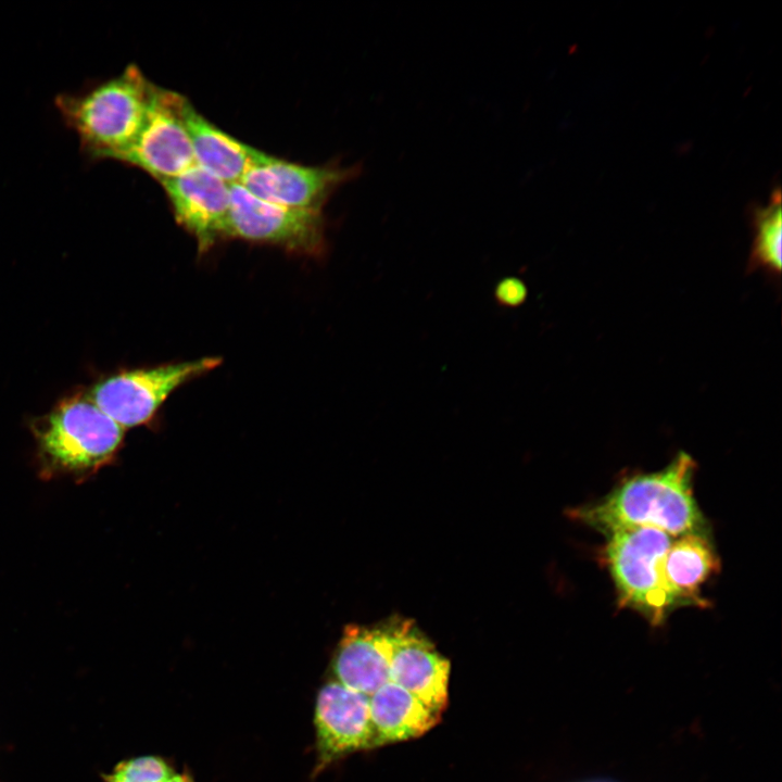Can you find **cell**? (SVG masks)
Returning <instances> with one entry per match:
<instances>
[{"mask_svg":"<svg viewBox=\"0 0 782 782\" xmlns=\"http://www.w3.org/2000/svg\"><path fill=\"white\" fill-rule=\"evenodd\" d=\"M165 782H193L188 773H174Z\"/></svg>","mask_w":782,"mask_h":782,"instance_id":"cell-19","label":"cell"},{"mask_svg":"<svg viewBox=\"0 0 782 782\" xmlns=\"http://www.w3.org/2000/svg\"><path fill=\"white\" fill-rule=\"evenodd\" d=\"M160 184L176 222L195 239L199 252L224 239L230 184L197 164Z\"/></svg>","mask_w":782,"mask_h":782,"instance_id":"cell-10","label":"cell"},{"mask_svg":"<svg viewBox=\"0 0 782 782\" xmlns=\"http://www.w3.org/2000/svg\"><path fill=\"white\" fill-rule=\"evenodd\" d=\"M153 86L136 64L129 63L116 76L93 80L75 92L59 93L54 105L88 160L117 161L144 123Z\"/></svg>","mask_w":782,"mask_h":782,"instance_id":"cell-2","label":"cell"},{"mask_svg":"<svg viewBox=\"0 0 782 782\" xmlns=\"http://www.w3.org/2000/svg\"><path fill=\"white\" fill-rule=\"evenodd\" d=\"M720 570V559L710 533H688L671 541L664 572L667 583L682 606L706 607L702 585Z\"/></svg>","mask_w":782,"mask_h":782,"instance_id":"cell-15","label":"cell"},{"mask_svg":"<svg viewBox=\"0 0 782 782\" xmlns=\"http://www.w3.org/2000/svg\"><path fill=\"white\" fill-rule=\"evenodd\" d=\"M527 295V286L518 277H505L496 283L494 289L496 302L506 307L521 305L526 301Z\"/></svg>","mask_w":782,"mask_h":782,"instance_id":"cell-18","label":"cell"},{"mask_svg":"<svg viewBox=\"0 0 782 782\" xmlns=\"http://www.w3.org/2000/svg\"><path fill=\"white\" fill-rule=\"evenodd\" d=\"M182 118L195 164L228 184L239 182L260 150L218 128L186 99Z\"/></svg>","mask_w":782,"mask_h":782,"instance_id":"cell-14","label":"cell"},{"mask_svg":"<svg viewBox=\"0 0 782 782\" xmlns=\"http://www.w3.org/2000/svg\"><path fill=\"white\" fill-rule=\"evenodd\" d=\"M174 774L162 757L141 756L124 760L115 766L105 782H165Z\"/></svg>","mask_w":782,"mask_h":782,"instance_id":"cell-17","label":"cell"},{"mask_svg":"<svg viewBox=\"0 0 782 782\" xmlns=\"http://www.w3.org/2000/svg\"><path fill=\"white\" fill-rule=\"evenodd\" d=\"M781 191L772 190L766 205H755L751 210L753 242L747 263V272L762 269L773 276L781 273Z\"/></svg>","mask_w":782,"mask_h":782,"instance_id":"cell-16","label":"cell"},{"mask_svg":"<svg viewBox=\"0 0 782 782\" xmlns=\"http://www.w3.org/2000/svg\"><path fill=\"white\" fill-rule=\"evenodd\" d=\"M314 726L315 774L352 753L374 748L369 696L336 680L323 685L317 694Z\"/></svg>","mask_w":782,"mask_h":782,"instance_id":"cell-9","label":"cell"},{"mask_svg":"<svg viewBox=\"0 0 782 782\" xmlns=\"http://www.w3.org/2000/svg\"><path fill=\"white\" fill-rule=\"evenodd\" d=\"M220 362L219 357H203L121 371L98 383L91 400L123 429L146 425L175 390Z\"/></svg>","mask_w":782,"mask_h":782,"instance_id":"cell-6","label":"cell"},{"mask_svg":"<svg viewBox=\"0 0 782 782\" xmlns=\"http://www.w3.org/2000/svg\"><path fill=\"white\" fill-rule=\"evenodd\" d=\"M226 238L275 245L295 254L320 255L326 248L325 217L323 211L264 201L235 182L230 185Z\"/></svg>","mask_w":782,"mask_h":782,"instance_id":"cell-5","label":"cell"},{"mask_svg":"<svg viewBox=\"0 0 782 782\" xmlns=\"http://www.w3.org/2000/svg\"><path fill=\"white\" fill-rule=\"evenodd\" d=\"M390 654L387 625L348 626L332 658L336 681L370 696L390 682Z\"/></svg>","mask_w":782,"mask_h":782,"instance_id":"cell-12","label":"cell"},{"mask_svg":"<svg viewBox=\"0 0 782 782\" xmlns=\"http://www.w3.org/2000/svg\"><path fill=\"white\" fill-rule=\"evenodd\" d=\"M358 173L357 165H303L260 150L239 184L267 202L323 211L333 191Z\"/></svg>","mask_w":782,"mask_h":782,"instance_id":"cell-8","label":"cell"},{"mask_svg":"<svg viewBox=\"0 0 782 782\" xmlns=\"http://www.w3.org/2000/svg\"><path fill=\"white\" fill-rule=\"evenodd\" d=\"M186 99L154 85L144 123L117 161L143 171L159 182L195 165L182 118Z\"/></svg>","mask_w":782,"mask_h":782,"instance_id":"cell-7","label":"cell"},{"mask_svg":"<svg viewBox=\"0 0 782 782\" xmlns=\"http://www.w3.org/2000/svg\"><path fill=\"white\" fill-rule=\"evenodd\" d=\"M35 436L43 475L81 478L114 458L124 429L91 399L74 395L36 425Z\"/></svg>","mask_w":782,"mask_h":782,"instance_id":"cell-3","label":"cell"},{"mask_svg":"<svg viewBox=\"0 0 782 782\" xmlns=\"http://www.w3.org/2000/svg\"><path fill=\"white\" fill-rule=\"evenodd\" d=\"M604 535L603 557L619 607L635 610L652 626H660L671 610L682 606L664 572L671 537L649 527L616 530Z\"/></svg>","mask_w":782,"mask_h":782,"instance_id":"cell-4","label":"cell"},{"mask_svg":"<svg viewBox=\"0 0 782 782\" xmlns=\"http://www.w3.org/2000/svg\"><path fill=\"white\" fill-rule=\"evenodd\" d=\"M695 461L679 452L663 469L628 477L600 501L569 515L603 534L649 527L677 538L709 533L694 497Z\"/></svg>","mask_w":782,"mask_h":782,"instance_id":"cell-1","label":"cell"},{"mask_svg":"<svg viewBox=\"0 0 782 782\" xmlns=\"http://www.w3.org/2000/svg\"><path fill=\"white\" fill-rule=\"evenodd\" d=\"M390 643V682L403 688L442 714L449 703L450 661L408 620L387 623Z\"/></svg>","mask_w":782,"mask_h":782,"instance_id":"cell-11","label":"cell"},{"mask_svg":"<svg viewBox=\"0 0 782 782\" xmlns=\"http://www.w3.org/2000/svg\"><path fill=\"white\" fill-rule=\"evenodd\" d=\"M369 710L374 748L422 736L442 715L393 682L369 696Z\"/></svg>","mask_w":782,"mask_h":782,"instance_id":"cell-13","label":"cell"}]
</instances>
